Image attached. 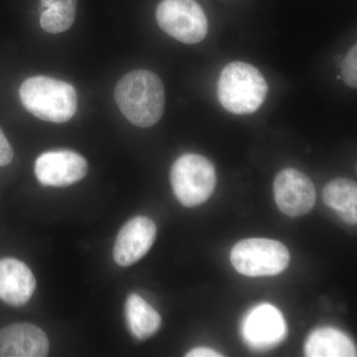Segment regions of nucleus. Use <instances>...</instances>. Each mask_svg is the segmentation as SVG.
<instances>
[{
  "instance_id": "obj_1",
  "label": "nucleus",
  "mask_w": 357,
  "mask_h": 357,
  "mask_svg": "<svg viewBox=\"0 0 357 357\" xmlns=\"http://www.w3.org/2000/svg\"><path fill=\"white\" fill-rule=\"evenodd\" d=\"M114 100L133 126L151 128L163 116L165 89L154 73L132 70L119 79L114 89Z\"/></svg>"
},
{
  "instance_id": "obj_2",
  "label": "nucleus",
  "mask_w": 357,
  "mask_h": 357,
  "mask_svg": "<svg viewBox=\"0 0 357 357\" xmlns=\"http://www.w3.org/2000/svg\"><path fill=\"white\" fill-rule=\"evenodd\" d=\"M26 110L44 121L64 123L76 114V89L61 79L35 76L25 79L20 89Z\"/></svg>"
},
{
  "instance_id": "obj_3",
  "label": "nucleus",
  "mask_w": 357,
  "mask_h": 357,
  "mask_svg": "<svg viewBox=\"0 0 357 357\" xmlns=\"http://www.w3.org/2000/svg\"><path fill=\"white\" fill-rule=\"evenodd\" d=\"M267 93L266 79L248 63H230L223 68L218 79V100L231 114H253L265 102Z\"/></svg>"
},
{
  "instance_id": "obj_4",
  "label": "nucleus",
  "mask_w": 357,
  "mask_h": 357,
  "mask_svg": "<svg viewBox=\"0 0 357 357\" xmlns=\"http://www.w3.org/2000/svg\"><path fill=\"white\" fill-rule=\"evenodd\" d=\"M170 181L178 201L187 208H196L211 198L217 185V173L210 160L189 153L176 160Z\"/></svg>"
},
{
  "instance_id": "obj_5",
  "label": "nucleus",
  "mask_w": 357,
  "mask_h": 357,
  "mask_svg": "<svg viewBox=\"0 0 357 357\" xmlns=\"http://www.w3.org/2000/svg\"><path fill=\"white\" fill-rule=\"evenodd\" d=\"M230 260L234 269L244 276H274L287 268L290 253L280 241L248 238L234 246Z\"/></svg>"
},
{
  "instance_id": "obj_6",
  "label": "nucleus",
  "mask_w": 357,
  "mask_h": 357,
  "mask_svg": "<svg viewBox=\"0 0 357 357\" xmlns=\"http://www.w3.org/2000/svg\"><path fill=\"white\" fill-rule=\"evenodd\" d=\"M156 20L169 36L185 44L203 41L208 31L206 14L196 0H162Z\"/></svg>"
},
{
  "instance_id": "obj_7",
  "label": "nucleus",
  "mask_w": 357,
  "mask_h": 357,
  "mask_svg": "<svg viewBox=\"0 0 357 357\" xmlns=\"http://www.w3.org/2000/svg\"><path fill=\"white\" fill-rule=\"evenodd\" d=\"M244 342L255 351H267L277 347L287 335V325L282 312L270 304L257 305L241 323Z\"/></svg>"
},
{
  "instance_id": "obj_8",
  "label": "nucleus",
  "mask_w": 357,
  "mask_h": 357,
  "mask_svg": "<svg viewBox=\"0 0 357 357\" xmlns=\"http://www.w3.org/2000/svg\"><path fill=\"white\" fill-rule=\"evenodd\" d=\"M273 191L279 210L288 217L307 215L316 203V190L311 178L296 169L282 170L275 178Z\"/></svg>"
},
{
  "instance_id": "obj_9",
  "label": "nucleus",
  "mask_w": 357,
  "mask_h": 357,
  "mask_svg": "<svg viewBox=\"0 0 357 357\" xmlns=\"http://www.w3.org/2000/svg\"><path fill=\"white\" fill-rule=\"evenodd\" d=\"M86 158L72 150L45 152L35 162V175L47 187H68L83 180L88 174Z\"/></svg>"
},
{
  "instance_id": "obj_10",
  "label": "nucleus",
  "mask_w": 357,
  "mask_h": 357,
  "mask_svg": "<svg viewBox=\"0 0 357 357\" xmlns=\"http://www.w3.org/2000/svg\"><path fill=\"white\" fill-rule=\"evenodd\" d=\"M156 234V225L149 218H131L121 227L115 239L114 261L122 267L139 261L153 245Z\"/></svg>"
},
{
  "instance_id": "obj_11",
  "label": "nucleus",
  "mask_w": 357,
  "mask_h": 357,
  "mask_svg": "<svg viewBox=\"0 0 357 357\" xmlns=\"http://www.w3.org/2000/svg\"><path fill=\"white\" fill-rule=\"evenodd\" d=\"M48 354V337L37 326L13 324L0 330V357H44Z\"/></svg>"
},
{
  "instance_id": "obj_12",
  "label": "nucleus",
  "mask_w": 357,
  "mask_h": 357,
  "mask_svg": "<svg viewBox=\"0 0 357 357\" xmlns=\"http://www.w3.org/2000/svg\"><path fill=\"white\" fill-rule=\"evenodd\" d=\"M36 289L30 268L14 258L0 259V300L10 306L20 307L29 302Z\"/></svg>"
},
{
  "instance_id": "obj_13",
  "label": "nucleus",
  "mask_w": 357,
  "mask_h": 357,
  "mask_svg": "<svg viewBox=\"0 0 357 357\" xmlns=\"http://www.w3.org/2000/svg\"><path fill=\"white\" fill-rule=\"evenodd\" d=\"M307 357H356V347L349 335L337 328H317L305 342Z\"/></svg>"
},
{
  "instance_id": "obj_14",
  "label": "nucleus",
  "mask_w": 357,
  "mask_h": 357,
  "mask_svg": "<svg viewBox=\"0 0 357 357\" xmlns=\"http://www.w3.org/2000/svg\"><path fill=\"white\" fill-rule=\"evenodd\" d=\"M126 319L129 332L140 340L154 335L162 324L158 312L137 294H130L126 300Z\"/></svg>"
},
{
  "instance_id": "obj_15",
  "label": "nucleus",
  "mask_w": 357,
  "mask_h": 357,
  "mask_svg": "<svg viewBox=\"0 0 357 357\" xmlns=\"http://www.w3.org/2000/svg\"><path fill=\"white\" fill-rule=\"evenodd\" d=\"M324 202L328 208L337 211L344 222L357 223V185L349 178H337L326 185Z\"/></svg>"
},
{
  "instance_id": "obj_16",
  "label": "nucleus",
  "mask_w": 357,
  "mask_h": 357,
  "mask_svg": "<svg viewBox=\"0 0 357 357\" xmlns=\"http://www.w3.org/2000/svg\"><path fill=\"white\" fill-rule=\"evenodd\" d=\"M77 7H49L42 11L40 25L44 31L58 34L74 24Z\"/></svg>"
},
{
  "instance_id": "obj_17",
  "label": "nucleus",
  "mask_w": 357,
  "mask_h": 357,
  "mask_svg": "<svg viewBox=\"0 0 357 357\" xmlns=\"http://www.w3.org/2000/svg\"><path fill=\"white\" fill-rule=\"evenodd\" d=\"M342 76L344 83L352 89L357 86V47L354 45L342 63Z\"/></svg>"
},
{
  "instance_id": "obj_18",
  "label": "nucleus",
  "mask_w": 357,
  "mask_h": 357,
  "mask_svg": "<svg viewBox=\"0 0 357 357\" xmlns=\"http://www.w3.org/2000/svg\"><path fill=\"white\" fill-rule=\"evenodd\" d=\"M13 149L0 128V167L7 166L13 159Z\"/></svg>"
},
{
  "instance_id": "obj_19",
  "label": "nucleus",
  "mask_w": 357,
  "mask_h": 357,
  "mask_svg": "<svg viewBox=\"0 0 357 357\" xmlns=\"http://www.w3.org/2000/svg\"><path fill=\"white\" fill-rule=\"evenodd\" d=\"M77 0H41V8L49 7H77Z\"/></svg>"
},
{
  "instance_id": "obj_20",
  "label": "nucleus",
  "mask_w": 357,
  "mask_h": 357,
  "mask_svg": "<svg viewBox=\"0 0 357 357\" xmlns=\"http://www.w3.org/2000/svg\"><path fill=\"white\" fill-rule=\"evenodd\" d=\"M188 357H218L222 356L220 352L213 351V349H208V347H197L192 349L191 351L185 354Z\"/></svg>"
}]
</instances>
